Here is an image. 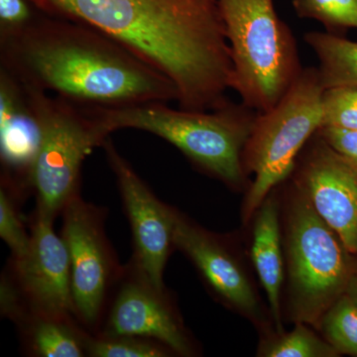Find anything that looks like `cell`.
Here are the masks:
<instances>
[{"label":"cell","mask_w":357,"mask_h":357,"mask_svg":"<svg viewBox=\"0 0 357 357\" xmlns=\"http://www.w3.org/2000/svg\"><path fill=\"white\" fill-rule=\"evenodd\" d=\"M84 109L107 135L119 129L146 131L178 148L192 163L222 182L243 183V150L258 115L243 102L229 100L208 112L176 109L166 102Z\"/></svg>","instance_id":"obj_3"},{"label":"cell","mask_w":357,"mask_h":357,"mask_svg":"<svg viewBox=\"0 0 357 357\" xmlns=\"http://www.w3.org/2000/svg\"><path fill=\"white\" fill-rule=\"evenodd\" d=\"M20 326L35 356H86L88 335L77 328L72 319L30 314Z\"/></svg>","instance_id":"obj_16"},{"label":"cell","mask_w":357,"mask_h":357,"mask_svg":"<svg viewBox=\"0 0 357 357\" xmlns=\"http://www.w3.org/2000/svg\"><path fill=\"white\" fill-rule=\"evenodd\" d=\"M53 222L34 211L29 250L20 260L11 259V279L24 302L27 317L77 319L69 252L62 236L54 230Z\"/></svg>","instance_id":"obj_10"},{"label":"cell","mask_w":357,"mask_h":357,"mask_svg":"<svg viewBox=\"0 0 357 357\" xmlns=\"http://www.w3.org/2000/svg\"><path fill=\"white\" fill-rule=\"evenodd\" d=\"M40 13L30 0H0V38L23 31Z\"/></svg>","instance_id":"obj_24"},{"label":"cell","mask_w":357,"mask_h":357,"mask_svg":"<svg viewBox=\"0 0 357 357\" xmlns=\"http://www.w3.org/2000/svg\"><path fill=\"white\" fill-rule=\"evenodd\" d=\"M132 234L131 265L149 283L165 291L164 271L174 245L175 210L162 203L107 138L102 145Z\"/></svg>","instance_id":"obj_9"},{"label":"cell","mask_w":357,"mask_h":357,"mask_svg":"<svg viewBox=\"0 0 357 357\" xmlns=\"http://www.w3.org/2000/svg\"><path fill=\"white\" fill-rule=\"evenodd\" d=\"M324 91L318 69L304 68L275 107L258 112L243 155L244 169L255 175L245 199L244 220L292 173L301 150L321 128Z\"/></svg>","instance_id":"obj_5"},{"label":"cell","mask_w":357,"mask_h":357,"mask_svg":"<svg viewBox=\"0 0 357 357\" xmlns=\"http://www.w3.org/2000/svg\"><path fill=\"white\" fill-rule=\"evenodd\" d=\"M174 245L198 268L211 289L223 300L250 317L259 314L248 277L217 239L188 222L175 211Z\"/></svg>","instance_id":"obj_14"},{"label":"cell","mask_w":357,"mask_h":357,"mask_svg":"<svg viewBox=\"0 0 357 357\" xmlns=\"http://www.w3.org/2000/svg\"><path fill=\"white\" fill-rule=\"evenodd\" d=\"M231 54V89L241 102L267 112L285 95L304 68L292 30L274 0H218Z\"/></svg>","instance_id":"obj_4"},{"label":"cell","mask_w":357,"mask_h":357,"mask_svg":"<svg viewBox=\"0 0 357 357\" xmlns=\"http://www.w3.org/2000/svg\"><path fill=\"white\" fill-rule=\"evenodd\" d=\"M86 356L166 357L170 349L156 340L137 337H86Z\"/></svg>","instance_id":"obj_21"},{"label":"cell","mask_w":357,"mask_h":357,"mask_svg":"<svg viewBox=\"0 0 357 357\" xmlns=\"http://www.w3.org/2000/svg\"><path fill=\"white\" fill-rule=\"evenodd\" d=\"M41 135L35 89L0 67L1 183L17 192L30 189Z\"/></svg>","instance_id":"obj_13"},{"label":"cell","mask_w":357,"mask_h":357,"mask_svg":"<svg viewBox=\"0 0 357 357\" xmlns=\"http://www.w3.org/2000/svg\"><path fill=\"white\" fill-rule=\"evenodd\" d=\"M16 191L8 185L0 188V237L13 253V260H20L27 255L31 244V236L26 232L21 222L14 196Z\"/></svg>","instance_id":"obj_22"},{"label":"cell","mask_w":357,"mask_h":357,"mask_svg":"<svg viewBox=\"0 0 357 357\" xmlns=\"http://www.w3.org/2000/svg\"><path fill=\"white\" fill-rule=\"evenodd\" d=\"M321 128L357 129V86H340L325 89L321 98Z\"/></svg>","instance_id":"obj_23"},{"label":"cell","mask_w":357,"mask_h":357,"mask_svg":"<svg viewBox=\"0 0 357 357\" xmlns=\"http://www.w3.org/2000/svg\"><path fill=\"white\" fill-rule=\"evenodd\" d=\"M110 303L102 337H137L156 340L171 351L189 356L192 347L166 296L132 266L124 267Z\"/></svg>","instance_id":"obj_11"},{"label":"cell","mask_w":357,"mask_h":357,"mask_svg":"<svg viewBox=\"0 0 357 357\" xmlns=\"http://www.w3.org/2000/svg\"><path fill=\"white\" fill-rule=\"evenodd\" d=\"M326 340L338 354L357 356V304L344 294L319 321Z\"/></svg>","instance_id":"obj_18"},{"label":"cell","mask_w":357,"mask_h":357,"mask_svg":"<svg viewBox=\"0 0 357 357\" xmlns=\"http://www.w3.org/2000/svg\"><path fill=\"white\" fill-rule=\"evenodd\" d=\"M0 67L79 107L178 100L169 77L119 42L91 26L43 13L23 31L0 38Z\"/></svg>","instance_id":"obj_2"},{"label":"cell","mask_w":357,"mask_h":357,"mask_svg":"<svg viewBox=\"0 0 357 357\" xmlns=\"http://www.w3.org/2000/svg\"><path fill=\"white\" fill-rule=\"evenodd\" d=\"M291 307L299 323L317 325L356 271L354 255L298 190L288 220Z\"/></svg>","instance_id":"obj_6"},{"label":"cell","mask_w":357,"mask_h":357,"mask_svg":"<svg viewBox=\"0 0 357 357\" xmlns=\"http://www.w3.org/2000/svg\"><path fill=\"white\" fill-rule=\"evenodd\" d=\"M292 6L298 17L319 21L326 32L357 29V0H293Z\"/></svg>","instance_id":"obj_19"},{"label":"cell","mask_w":357,"mask_h":357,"mask_svg":"<svg viewBox=\"0 0 357 357\" xmlns=\"http://www.w3.org/2000/svg\"><path fill=\"white\" fill-rule=\"evenodd\" d=\"M345 293L351 296L352 299L356 301L357 304V269L356 271L354 272V276L351 277L349 287H347V292Z\"/></svg>","instance_id":"obj_26"},{"label":"cell","mask_w":357,"mask_h":357,"mask_svg":"<svg viewBox=\"0 0 357 357\" xmlns=\"http://www.w3.org/2000/svg\"><path fill=\"white\" fill-rule=\"evenodd\" d=\"M317 133L337 153L357 163V129L324 126Z\"/></svg>","instance_id":"obj_25"},{"label":"cell","mask_w":357,"mask_h":357,"mask_svg":"<svg viewBox=\"0 0 357 357\" xmlns=\"http://www.w3.org/2000/svg\"><path fill=\"white\" fill-rule=\"evenodd\" d=\"M338 352L330 342H324L299 323L292 332L263 345L260 356L265 357H335Z\"/></svg>","instance_id":"obj_20"},{"label":"cell","mask_w":357,"mask_h":357,"mask_svg":"<svg viewBox=\"0 0 357 357\" xmlns=\"http://www.w3.org/2000/svg\"><path fill=\"white\" fill-rule=\"evenodd\" d=\"M304 39L318 58L317 69L324 89L357 86V41L319 31L306 33Z\"/></svg>","instance_id":"obj_17"},{"label":"cell","mask_w":357,"mask_h":357,"mask_svg":"<svg viewBox=\"0 0 357 357\" xmlns=\"http://www.w3.org/2000/svg\"><path fill=\"white\" fill-rule=\"evenodd\" d=\"M252 260L259 276L275 321L277 332L282 333L280 293L284 279L278 208L273 199H266L259 210L255 225Z\"/></svg>","instance_id":"obj_15"},{"label":"cell","mask_w":357,"mask_h":357,"mask_svg":"<svg viewBox=\"0 0 357 357\" xmlns=\"http://www.w3.org/2000/svg\"><path fill=\"white\" fill-rule=\"evenodd\" d=\"M42 135L33 164L30 189L35 213L55 220L79 194L82 167L109 137L84 107L35 88Z\"/></svg>","instance_id":"obj_7"},{"label":"cell","mask_w":357,"mask_h":357,"mask_svg":"<svg viewBox=\"0 0 357 357\" xmlns=\"http://www.w3.org/2000/svg\"><path fill=\"white\" fill-rule=\"evenodd\" d=\"M62 237L70 256V283L77 321L89 328L100 326L107 298L123 273L105 231L107 211L70 199L61 213Z\"/></svg>","instance_id":"obj_8"},{"label":"cell","mask_w":357,"mask_h":357,"mask_svg":"<svg viewBox=\"0 0 357 357\" xmlns=\"http://www.w3.org/2000/svg\"><path fill=\"white\" fill-rule=\"evenodd\" d=\"M47 15L95 28L173 82L178 107L229 102L234 66L218 0H30Z\"/></svg>","instance_id":"obj_1"},{"label":"cell","mask_w":357,"mask_h":357,"mask_svg":"<svg viewBox=\"0 0 357 357\" xmlns=\"http://www.w3.org/2000/svg\"><path fill=\"white\" fill-rule=\"evenodd\" d=\"M316 136L296 178L298 190L347 250L357 255V163Z\"/></svg>","instance_id":"obj_12"}]
</instances>
